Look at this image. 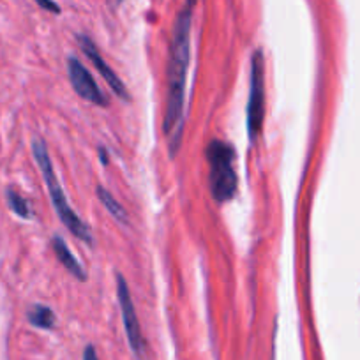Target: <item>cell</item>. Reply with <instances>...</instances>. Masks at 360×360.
Segmentation results:
<instances>
[{
  "mask_svg": "<svg viewBox=\"0 0 360 360\" xmlns=\"http://www.w3.org/2000/svg\"><path fill=\"white\" fill-rule=\"evenodd\" d=\"M196 0H186L173 25L169 62L166 71V112L162 133L168 140L169 155L175 158L182 143L184 131V101L186 79H188L189 60H191V25Z\"/></svg>",
  "mask_w": 360,
  "mask_h": 360,
  "instance_id": "obj_1",
  "label": "cell"
},
{
  "mask_svg": "<svg viewBox=\"0 0 360 360\" xmlns=\"http://www.w3.org/2000/svg\"><path fill=\"white\" fill-rule=\"evenodd\" d=\"M32 154L36 159L37 166H39V172L44 179V184H46L48 193H50V200L53 203V209L57 212V216L60 217L62 224L75 235L76 238H79L82 242L89 245H94V237H92V230L83 223L82 217L71 209L68 198H65L64 191H62V186L57 179V173H55L53 165H51L50 154H48V148L44 145V141L41 138H36L32 141Z\"/></svg>",
  "mask_w": 360,
  "mask_h": 360,
  "instance_id": "obj_2",
  "label": "cell"
},
{
  "mask_svg": "<svg viewBox=\"0 0 360 360\" xmlns=\"http://www.w3.org/2000/svg\"><path fill=\"white\" fill-rule=\"evenodd\" d=\"M205 158L210 165L209 188L217 203H226L237 193V173L233 169L235 150L230 143L212 140L205 148Z\"/></svg>",
  "mask_w": 360,
  "mask_h": 360,
  "instance_id": "obj_3",
  "label": "cell"
},
{
  "mask_svg": "<svg viewBox=\"0 0 360 360\" xmlns=\"http://www.w3.org/2000/svg\"><path fill=\"white\" fill-rule=\"evenodd\" d=\"M265 120V58L262 51H256L251 58V86L248 101V136L256 143Z\"/></svg>",
  "mask_w": 360,
  "mask_h": 360,
  "instance_id": "obj_4",
  "label": "cell"
},
{
  "mask_svg": "<svg viewBox=\"0 0 360 360\" xmlns=\"http://www.w3.org/2000/svg\"><path fill=\"white\" fill-rule=\"evenodd\" d=\"M117 297H119V306L120 314H122V323L126 328L127 341H129L131 349L138 359H141L145 353V341L141 335L140 321H138V314L134 311L133 299H131L129 286H127L124 276H117Z\"/></svg>",
  "mask_w": 360,
  "mask_h": 360,
  "instance_id": "obj_5",
  "label": "cell"
},
{
  "mask_svg": "<svg viewBox=\"0 0 360 360\" xmlns=\"http://www.w3.org/2000/svg\"><path fill=\"white\" fill-rule=\"evenodd\" d=\"M68 75L71 79V85L76 94L85 101L92 103L96 106H108V99L103 94V90L96 83L94 76L90 75L89 69L82 64L76 57L68 58Z\"/></svg>",
  "mask_w": 360,
  "mask_h": 360,
  "instance_id": "obj_6",
  "label": "cell"
},
{
  "mask_svg": "<svg viewBox=\"0 0 360 360\" xmlns=\"http://www.w3.org/2000/svg\"><path fill=\"white\" fill-rule=\"evenodd\" d=\"M78 44L79 48H82L83 53L89 57V60L94 64V68L98 69L99 75L105 78V82L108 83L110 89L113 90L117 94V98L124 99V101H129V90L126 89V85H124V82H120L119 76L115 75V71H113L112 68H110L108 64L105 62V58L101 57V53H99V50L96 48V44L90 41V37L86 36H78Z\"/></svg>",
  "mask_w": 360,
  "mask_h": 360,
  "instance_id": "obj_7",
  "label": "cell"
},
{
  "mask_svg": "<svg viewBox=\"0 0 360 360\" xmlns=\"http://www.w3.org/2000/svg\"><path fill=\"white\" fill-rule=\"evenodd\" d=\"M51 249H53L57 259L62 263V265H64V269L68 270L69 274L75 276L78 281H86L85 269H83L82 263L76 259V256L72 255L71 249L68 248V244L64 242V238L58 237V235H55V237L51 238Z\"/></svg>",
  "mask_w": 360,
  "mask_h": 360,
  "instance_id": "obj_8",
  "label": "cell"
},
{
  "mask_svg": "<svg viewBox=\"0 0 360 360\" xmlns=\"http://www.w3.org/2000/svg\"><path fill=\"white\" fill-rule=\"evenodd\" d=\"M27 320H29L30 325L37 328H43V330H51L55 327V313L48 306H43V304H36L32 306V309L27 313Z\"/></svg>",
  "mask_w": 360,
  "mask_h": 360,
  "instance_id": "obj_9",
  "label": "cell"
},
{
  "mask_svg": "<svg viewBox=\"0 0 360 360\" xmlns=\"http://www.w3.org/2000/svg\"><path fill=\"white\" fill-rule=\"evenodd\" d=\"M96 193H98L99 202H101L103 205L106 207V210H108V212L112 214V216L115 217V219L119 221V223L126 224V223H127V212H126V209H124V207L120 205V203L117 202L115 198H113L112 193H110L108 189L103 188V186H98V188H96Z\"/></svg>",
  "mask_w": 360,
  "mask_h": 360,
  "instance_id": "obj_10",
  "label": "cell"
},
{
  "mask_svg": "<svg viewBox=\"0 0 360 360\" xmlns=\"http://www.w3.org/2000/svg\"><path fill=\"white\" fill-rule=\"evenodd\" d=\"M6 200H8V207L11 209V212L16 214L20 219H25V221L32 219L34 214H32V209H30L29 200L23 198L20 193H16L15 189H8V191H6Z\"/></svg>",
  "mask_w": 360,
  "mask_h": 360,
  "instance_id": "obj_11",
  "label": "cell"
},
{
  "mask_svg": "<svg viewBox=\"0 0 360 360\" xmlns=\"http://www.w3.org/2000/svg\"><path fill=\"white\" fill-rule=\"evenodd\" d=\"M39 8L46 9V11L50 13H55V15H58L60 13V8H58L57 2H53V0H34Z\"/></svg>",
  "mask_w": 360,
  "mask_h": 360,
  "instance_id": "obj_12",
  "label": "cell"
},
{
  "mask_svg": "<svg viewBox=\"0 0 360 360\" xmlns=\"http://www.w3.org/2000/svg\"><path fill=\"white\" fill-rule=\"evenodd\" d=\"M83 360H99L94 346H86L85 353H83Z\"/></svg>",
  "mask_w": 360,
  "mask_h": 360,
  "instance_id": "obj_13",
  "label": "cell"
},
{
  "mask_svg": "<svg viewBox=\"0 0 360 360\" xmlns=\"http://www.w3.org/2000/svg\"><path fill=\"white\" fill-rule=\"evenodd\" d=\"M99 154H101V161H103V165H108V159H106V150L105 148H99Z\"/></svg>",
  "mask_w": 360,
  "mask_h": 360,
  "instance_id": "obj_14",
  "label": "cell"
}]
</instances>
